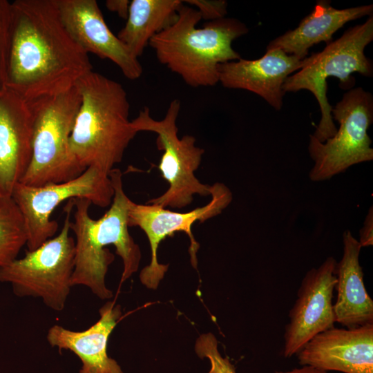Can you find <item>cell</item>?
I'll use <instances>...</instances> for the list:
<instances>
[{
  "label": "cell",
  "instance_id": "obj_1",
  "mask_svg": "<svg viewBox=\"0 0 373 373\" xmlns=\"http://www.w3.org/2000/svg\"><path fill=\"white\" fill-rule=\"evenodd\" d=\"M93 70L55 0L11 2L6 87L30 101L64 92Z\"/></svg>",
  "mask_w": 373,
  "mask_h": 373
},
{
  "label": "cell",
  "instance_id": "obj_2",
  "mask_svg": "<svg viewBox=\"0 0 373 373\" xmlns=\"http://www.w3.org/2000/svg\"><path fill=\"white\" fill-rule=\"evenodd\" d=\"M114 195L111 207L97 220L89 215L91 202L84 198H73L74 220L70 229L75 235V266L71 278L72 287H88L100 299H108L112 291L105 284L108 266L114 256L106 248L113 245L123 262L121 282L137 271L141 258L139 246L128 232V212L131 200L126 195L122 173L113 169L108 174Z\"/></svg>",
  "mask_w": 373,
  "mask_h": 373
},
{
  "label": "cell",
  "instance_id": "obj_3",
  "mask_svg": "<svg viewBox=\"0 0 373 373\" xmlns=\"http://www.w3.org/2000/svg\"><path fill=\"white\" fill-rule=\"evenodd\" d=\"M75 86L81 105L70 137L71 152L83 169L93 166L108 175L137 133L129 119L126 92L119 82L93 70Z\"/></svg>",
  "mask_w": 373,
  "mask_h": 373
},
{
  "label": "cell",
  "instance_id": "obj_4",
  "mask_svg": "<svg viewBox=\"0 0 373 373\" xmlns=\"http://www.w3.org/2000/svg\"><path fill=\"white\" fill-rule=\"evenodd\" d=\"M201 19L195 8L183 3L175 21L149 43L160 64L195 88L219 82L218 66L241 58L231 44L249 30L239 20L225 17L197 28Z\"/></svg>",
  "mask_w": 373,
  "mask_h": 373
},
{
  "label": "cell",
  "instance_id": "obj_5",
  "mask_svg": "<svg viewBox=\"0 0 373 373\" xmlns=\"http://www.w3.org/2000/svg\"><path fill=\"white\" fill-rule=\"evenodd\" d=\"M373 40V16L362 24L347 29L338 39L327 44L325 48L303 59L302 67L285 81L284 93L300 90L310 91L316 99L321 113L318 125L312 135L320 142L332 137L337 132L327 97V79L338 78L340 86L348 89L355 84L354 73L372 77L373 64L365 55V47Z\"/></svg>",
  "mask_w": 373,
  "mask_h": 373
},
{
  "label": "cell",
  "instance_id": "obj_6",
  "mask_svg": "<svg viewBox=\"0 0 373 373\" xmlns=\"http://www.w3.org/2000/svg\"><path fill=\"white\" fill-rule=\"evenodd\" d=\"M32 122V157L21 183L32 186L70 180L86 169L70 147V137L81 105L75 86L28 101Z\"/></svg>",
  "mask_w": 373,
  "mask_h": 373
},
{
  "label": "cell",
  "instance_id": "obj_7",
  "mask_svg": "<svg viewBox=\"0 0 373 373\" xmlns=\"http://www.w3.org/2000/svg\"><path fill=\"white\" fill-rule=\"evenodd\" d=\"M66 202L65 219L57 236L0 267V283H10L15 295L41 298L55 312L64 309L73 287L75 255V239L70 235L73 198Z\"/></svg>",
  "mask_w": 373,
  "mask_h": 373
},
{
  "label": "cell",
  "instance_id": "obj_8",
  "mask_svg": "<svg viewBox=\"0 0 373 373\" xmlns=\"http://www.w3.org/2000/svg\"><path fill=\"white\" fill-rule=\"evenodd\" d=\"M180 110V102L175 99L170 102L161 120L153 119L148 107H144L137 117L131 120V126L137 133H155L157 149L164 151L158 169L169 183V188L162 195L147 201V204L182 209L193 202L194 195L206 197L211 194V185L202 184L195 176L204 149L195 146V138L193 135L178 137L176 122Z\"/></svg>",
  "mask_w": 373,
  "mask_h": 373
},
{
  "label": "cell",
  "instance_id": "obj_9",
  "mask_svg": "<svg viewBox=\"0 0 373 373\" xmlns=\"http://www.w3.org/2000/svg\"><path fill=\"white\" fill-rule=\"evenodd\" d=\"M339 124L334 136L320 142L309 135V154L314 166L309 173L313 182L327 180L352 165L373 160L367 129L373 122L372 95L361 87L346 92L332 108Z\"/></svg>",
  "mask_w": 373,
  "mask_h": 373
},
{
  "label": "cell",
  "instance_id": "obj_10",
  "mask_svg": "<svg viewBox=\"0 0 373 373\" xmlns=\"http://www.w3.org/2000/svg\"><path fill=\"white\" fill-rule=\"evenodd\" d=\"M114 190L109 175L95 167H88L76 178L63 182L32 186L18 182L12 198L23 218L28 251H32L54 237L58 224L51 214L61 202L84 198L99 207L109 206Z\"/></svg>",
  "mask_w": 373,
  "mask_h": 373
},
{
  "label": "cell",
  "instance_id": "obj_11",
  "mask_svg": "<svg viewBox=\"0 0 373 373\" xmlns=\"http://www.w3.org/2000/svg\"><path fill=\"white\" fill-rule=\"evenodd\" d=\"M210 196V201L204 206L184 213L152 204H137L131 200L128 212V227H140L146 235L151 246V262L140 274L141 282L147 287L157 288L163 278L168 265L158 262L157 248L164 239L176 232L183 231L189 236L191 264L196 268L199 245L192 233V226L196 222L202 223L220 214L233 199L231 190L221 182L211 185Z\"/></svg>",
  "mask_w": 373,
  "mask_h": 373
},
{
  "label": "cell",
  "instance_id": "obj_12",
  "mask_svg": "<svg viewBox=\"0 0 373 373\" xmlns=\"http://www.w3.org/2000/svg\"><path fill=\"white\" fill-rule=\"evenodd\" d=\"M337 261L329 256L303 277L297 298L289 313V322L284 333L283 354L296 355L318 334L334 326V291L336 284Z\"/></svg>",
  "mask_w": 373,
  "mask_h": 373
},
{
  "label": "cell",
  "instance_id": "obj_13",
  "mask_svg": "<svg viewBox=\"0 0 373 373\" xmlns=\"http://www.w3.org/2000/svg\"><path fill=\"white\" fill-rule=\"evenodd\" d=\"M55 1L68 32L88 54L111 60L131 80L140 77L143 69L138 58L109 29L95 0Z\"/></svg>",
  "mask_w": 373,
  "mask_h": 373
},
{
  "label": "cell",
  "instance_id": "obj_14",
  "mask_svg": "<svg viewBox=\"0 0 373 373\" xmlns=\"http://www.w3.org/2000/svg\"><path fill=\"white\" fill-rule=\"evenodd\" d=\"M301 366L326 372L373 373V324L329 328L296 354Z\"/></svg>",
  "mask_w": 373,
  "mask_h": 373
},
{
  "label": "cell",
  "instance_id": "obj_15",
  "mask_svg": "<svg viewBox=\"0 0 373 373\" xmlns=\"http://www.w3.org/2000/svg\"><path fill=\"white\" fill-rule=\"evenodd\" d=\"M30 103L13 90L0 89V198L11 197L32 157Z\"/></svg>",
  "mask_w": 373,
  "mask_h": 373
},
{
  "label": "cell",
  "instance_id": "obj_16",
  "mask_svg": "<svg viewBox=\"0 0 373 373\" xmlns=\"http://www.w3.org/2000/svg\"><path fill=\"white\" fill-rule=\"evenodd\" d=\"M303 59L278 48L266 50L260 58H240L218 66L219 82L228 88L243 89L262 97L276 110L283 106L286 79L302 67Z\"/></svg>",
  "mask_w": 373,
  "mask_h": 373
},
{
  "label": "cell",
  "instance_id": "obj_17",
  "mask_svg": "<svg viewBox=\"0 0 373 373\" xmlns=\"http://www.w3.org/2000/svg\"><path fill=\"white\" fill-rule=\"evenodd\" d=\"M99 312V319L82 331L60 325L51 326L47 332V341L52 347L76 354L82 362L79 373H123L117 362L107 353L109 336L122 315L120 305L108 301Z\"/></svg>",
  "mask_w": 373,
  "mask_h": 373
},
{
  "label": "cell",
  "instance_id": "obj_18",
  "mask_svg": "<svg viewBox=\"0 0 373 373\" xmlns=\"http://www.w3.org/2000/svg\"><path fill=\"white\" fill-rule=\"evenodd\" d=\"M343 256L336 267V323L352 328L373 324V300L363 280L359 256L361 246L350 230L343 235Z\"/></svg>",
  "mask_w": 373,
  "mask_h": 373
},
{
  "label": "cell",
  "instance_id": "obj_19",
  "mask_svg": "<svg viewBox=\"0 0 373 373\" xmlns=\"http://www.w3.org/2000/svg\"><path fill=\"white\" fill-rule=\"evenodd\" d=\"M372 12V4L337 9L331 6L329 1H317L313 10L297 28L270 41L266 50L278 48L303 59L307 57L309 48L322 41L329 43L333 35L346 23L369 17Z\"/></svg>",
  "mask_w": 373,
  "mask_h": 373
},
{
  "label": "cell",
  "instance_id": "obj_20",
  "mask_svg": "<svg viewBox=\"0 0 373 373\" xmlns=\"http://www.w3.org/2000/svg\"><path fill=\"white\" fill-rule=\"evenodd\" d=\"M181 0H132L126 22L117 37L138 58L150 40L176 19Z\"/></svg>",
  "mask_w": 373,
  "mask_h": 373
},
{
  "label": "cell",
  "instance_id": "obj_21",
  "mask_svg": "<svg viewBox=\"0 0 373 373\" xmlns=\"http://www.w3.org/2000/svg\"><path fill=\"white\" fill-rule=\"evenodd\" d=\"M27 243L23 216L12 197L0 198V267L17 258Z\"/></svg>",
  "mask_w": 373,
  "mask_h": 373
},
{
  "label": "cell",
  "instance_id": "obj_22",
  "mask_svg": "<svg viewBox=\"0 0 373 373\" xmlns=\"http://www.w3.org/2000/svg\"><path fill=\"white\" fill-rule=\"evenodd\" d=\"M195 351L200 358L210 361L209 373H236L228 358L222 357L218 350V341L211 333L200 336L195 343Z\"/></svg>",
  "mask_w": 373,
  "mask_h": 373
},
{
  "label": "cell",
  "instance_id": "obj_23",
  "mask_svg": "<svg viewBox=\"0 0 373 373\" xmlns=\"http://www.w3.org/2000/svg\"><path fill=\"white\" fill-rule=\"evenodd\" d=\"M11 3L0 0V89L6 87Z\"/></svg>",
  "mask_w": 373,
  "mask_h": 373
},
{
  "label": "cell",
  "instance_id": "obj_24",
  "mask_svg": "<svg viewBox=\"0 0 373 373\" xmlns=\"http://www.w3.org/2000/svg\"><path fill=\"white\" fill-rule=\"evenodd\" d=\"M194 7L202 19L209 21L224 18L227 13V2L224 0L183 1Z\"/></svg>",
  "mask_w": 373,
  "mask_h": 373
},
{
  "label": "cell",
  "instance_id": "obj_25",
  "mask_svg": "<svg viewBox=\"0 0 373 373\" xmlns=\"http://www.w3.org/2000/svg\"><path fill=\"white\" fill-rule=\"evenodd\" d=\"M358 242L361 247L372 246L373 245V209L370 207L365 218L363 227L359 231Z\"/></svg>",
  "mask_w": 373,
  "mask_h": 373
},
{
  "label": "cell",
  "instance_id": "obj_26",
  "mask_svg": "<svg viewBox=\"0 0 373 373\" xmlns=\"http://www.w3.org/2000/svg\"><path fill=\"white\" fill-rule=\"evenodd\" d=\"M131 1L128 0H108L106 6L108 10L116 12L123 19L127 18Z\"/></svg>",
  "mask_w": 373,
  "mask_h": 373
},
{
  "label": "cell",
  "instance_id": "obj_27",
  "mask_svg": "<svg viewBox=\"0 0 373 373\" xmlns=\"http://www.w3.org/2000/svg\"><path fill=\"white\" fill-rule=\"evenodd\" d=\"M274 373H329V372L321 370L310 366L304 365L288 370L275 371Z\"/></svg>",
  "mask_w": 373,
  "mask_h": 373
}]
</instances>
